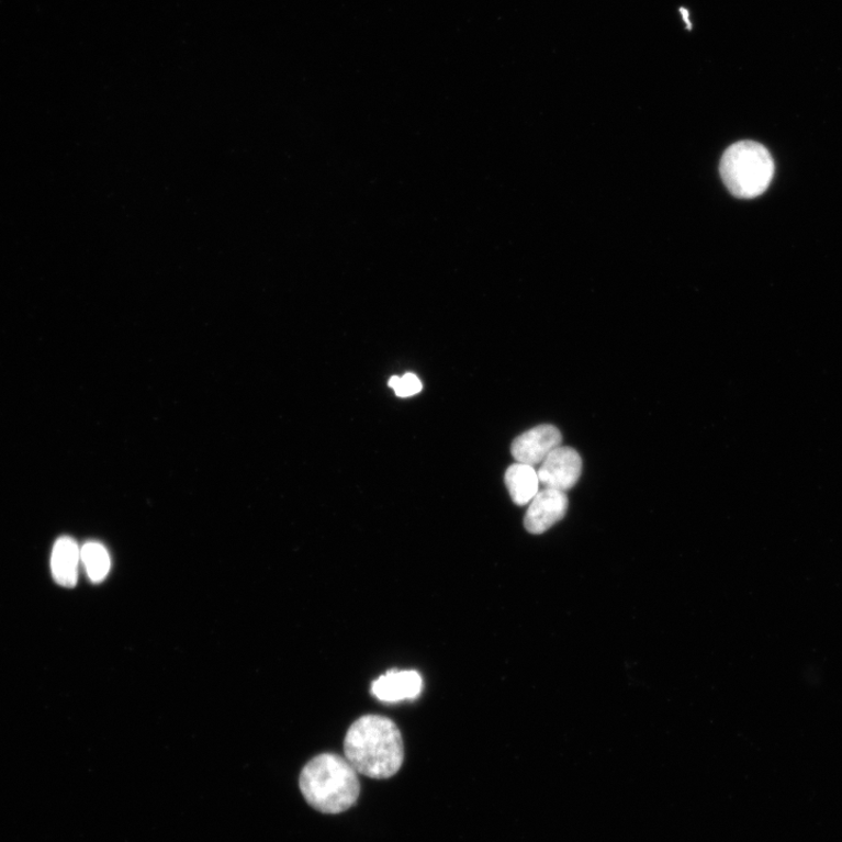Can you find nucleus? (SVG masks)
<instances>
[{
	"label": "nucleus",
	"mask_w": 842,
	"mask_h": 842,
	"mask_svg": "<svg viewBox=\"0 0 842 842\" xmlns=\"http://www.w3.org/2000/svg\"><path fill=\"white\" fill-rule=\"evenodd\" d=\"M720 172L728 190L739 199H755L766 191L775 164L765 147L754 141L734 143L723 154Z\"/></svg>",
	"instance_id": "obj_3"
},
{
	"label": "nucleus",
	"mask_w": 842,
	"mask_h": 842,
	"mask_svg": "<svg viewBox=\"0 0 842 842\" xmlns=\"http://www.w3.org/2000/svg\"><path fill=\"white\" fill-rule=\"evenodd\" d=\"M568 507L569 499L564 492L545 489L529 504L525 527L530 534H543L564 518Z\"/></svg>",
	"instance_id": "obj_6"
},
{
	"label": "nucleus",
	"mask_w": 842,
	"mask_h": 842,
	"mask_svg": "<svg viewBox=\"0 0 842 842\" xmlns=\"http://www.w3.org/2000/svg\"><path fill=\"white\" fill-rule=\"evenodd\" d=\"M81 561L86 568L89 580L94 583L102 582L111 571V558L109 551L98 543L88 542L81 548Z\"/></svg>",
	"instance_id": "obj_10"
},
{
	"label": "nucleus",
	"mask_w": 842,
	"mask_h": 842,
	"mask_svg": "<svg viewBox=\"0 0 842 842\" xmlns=\"http://www.w3.org/2000/svg\"><path fill=\"white\" fill-rule=\"evenodd\" d=\"M345 754L357 774L373 779L393 777L404 762L401 730L385 716L366 715L349 728Z\"/></svg>",
	"instance_id": "obj_1"
},
{
	"label": "nucleus",
	"mask_w": 842,
	"mask_h": 842,
	"mask_svg": "<svg viewBox=\"0 0 842 842\" xmlns=\"http://www.w3.org/2000/svg\"><path fill=\"white\" fill-rule=\"evenodd\" d=\"M423 686V677L418 672L391 670L373 681L371 693L380 701L396 704L416 700Z\"/></svg>",
	"instance_id": "obj_7"
},
{
	"label": "nucleus",
	"mask_w": 842,
	"mask_h": 842,
	"mask_svg": "<svg viewBox=\"0 0 842 842\" xmlns=\"http://www.w3.org/2000/svg\"><path fill=\"white\" fill-rule=\"evenodd\" d=\"M583 470V461L571 447H558L542 462L537 472L546 489L566 492L576 486Z\"/></svg>",
	"instance_id": "obj_4"
},
{
	"label": "nucleus",
	"mask_w": 842,
	"mask_h": 842,
	"mask_svg": "<svg viewBox=\"0 0 842 842\" xmlns=\"http://www.w3.org/2000/svg\"><path fill=\"white\" fill-rule=\"evenodd\" d=\"M300 790L315 810L326 815L348 811L361 794L356 770L336 754H322L303 767Z\"/></svg>",
	"instance_id": "obj_2"
},
{
	"label": "nucleus",
	"mask_w": 842,
	"mask_h": 842,
	"mask_svg": "<svg viewBox=\"0 0 842 842\" xmlns=\"http://www.w3.org/2000/svg\"><path fill=\"white\" fill-rule=\"evenodd\" d=\"M505 481L513 503L519 507L529 505L536 494L540 492L539 475L532 465L526 463L512 464L506 472Z\"/></svg>",
	"instance_id": "obj_9"
},
{
	"label": "nucleus",
	"mask_w": 842,
	"mask_h": 842,
	"mask_svg": "<svg viewBox=\"0 0 842 842\" xmlns=\"http://www.w3.org/2000/svg\"><path fill=\"white\" fill-rule=\"evenodd\" d=\"M680 11H681V14H683V18H684V20H685V22H686V24H687L688 29L691 30V27H692V24H691V22L688 21V20H689V13H688V11H687L686 9H681Z\"/></svg>",
	"instance_id": "obj_12"
},
{
	"label": "nucleus",
	"mask_w": 842,
	"mask_h": 842,
	"mask_svg": "<svg viewBox=\"0 0 842 842\" xmlns=\"http://www.w3.org/2000/svg\"><path fill=\"white\" fill-rule=\"evenodd\" d=\"M81 549L70 537H61L53 548L50 569L53 579L64 587H75L78 583Z\"/></svg>",
	"instance_id": "obj_8"
},
{
	"label": "nucleus",
	"mask_w": 842,
	"mask_h": 842,
	"mask_svg": "<svg viewBox=\"0 0 842 842\" xmlns=\"http://www.w3.org/2000/svg\"><path fill=\"white\" fill-rule=\"evenodd\" d=\"M562 444L560 429L553 425L536 426L517 437L512 444V456L517 462L536 465Z\"/></svg>",
	"instance_id": "obj_5"
},
{
	"label": "nucleus",
	"mask_w": 842,
	"mask_h": 842,
	"mask_svg": "<svg viewBox=\"0 0 842 842\" xmlns=\"http://www.w3.org/2000/svg\"><path fill=\"white\" fill-rule=\"evenodd\" d=\"M389 386L396 392V396L407 398L415 396L423 390V383L415 373H405L403 378L392 375Z\"/></svg>",
	"instance_id": "obj_11"
}]
</instances>
